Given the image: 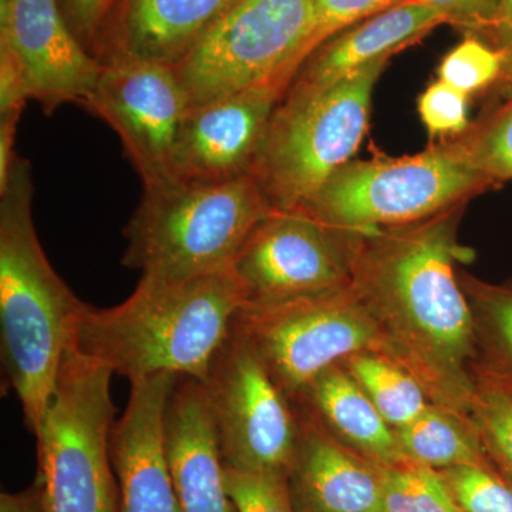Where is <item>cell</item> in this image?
Returning <instances> with one entry per match:
<instances>
[{
	"label": "cell",
	"mask_w": 512,
	"mask_h": 512,
	"mask_svg": "<svg viewBox=\"0 0 512 512\" xmlns=\"http://www.w3.org/2000/svg\"><path fill=\"white\" fill-rule=\"evenodd\" d=\"M463 205L417 222L355 232L352 286L372 311L390 356L431 402L467 416L480 366L477 326L456 262Z\"/></svg>",
	"instance_id": "6da1fadb"
},
{
	"label": "cell",
	"mask_w": 512,
	"mask_h": 512,
	"mask_svg": "<svg viewBox=\"0 0 512 512\" xmlns=\"http://www.w3.org/2000/svg\"><path fill=\"white\" fill-rule=\"evenodd\" d=\"M32 165L16 154L0 187V346L9 386L35 436L87 303L57 275L33 222Z\"/></svg>",
	"instance_id": "7a4b0ae2"
},
{
	"label": "cell",
	"mask_w": 512,
	"mask_h": 512,
	"mask_svg": "<svg viewBox=\"0 0 512 512\" xmlns=\"http://www.w3.org/2000/svg\"><path fill=\"white\" fill-rule=\"evenodd\" d=\"M242 306L231 271L188 281L141 276L120 305L87 306L76 346L130 383L156 375L204 382Z\"/></svg>",
	"instance_id": "3957f363"
},
{
	"label": "cell",
	"mask_w": 512,
	"mask_h": 512,
	"mask_svg": "<svg viewBox=\"0 0 512 512\" xmlns=\"http://www.w3.org/2000/svg\"><path fill=\"white\" fill-rule=\"evenodd\" d=\"M272 210L252 175L227 183L170 181L143 188L123 231V265L163 281L229 271L239 249Z\"/></svg>",
	"instance_id": "277c9868"
},
{
	"label": "cell",
	"mask_w": 512,
	"mask_h": 512,
	"mask_svg": "<svg viewBox=\"0 0 512 512\" xmlns=\"http://www.w3.org/2000/svg\"><path fill=\"white\" fill-rule=\"evenodd\" d=\"M113 375L76 343L67 349L35 434L42 512H120L111 461Z\"/></svg>",
	"instance_id": "5b68a950"
},
{
	"label": "cell",
	"mask_w": 512,
	"mask_h": 512,
	"mask_svg": "<svg viewBox=\"0 0 512 512\" xmlns=\"http://www.w3.org/2000/svg\"><path fill=\"white\" fill-rule=\"evenodd\" d=\"M387 62L363 67L326 89L285 93L251 171L274 210L301 208L353 160Z\"/></svg>",
	"instance_id": "8992f818"
},
{
	"label": "cell",
	"mask_w": 512,
	"mask_h": 512,
	"mask_svg": "<svg viewBox=\"0 0 512 512\" xmlns=\"http://www.w3.org/2000/svg\"><path fill=\"white\" fill-rule=\"evenodd\" d=\"M495 187L457 138L416 156L352 160L299 210L345 232H372L429 220Z\"/></svg>",
	"instance_id": "52a82bcc"
},
{
	"label": "cell",
	"mask_w": 512,
	"mask_h": 512,
	"mask_svg": "<svg viewBox=\"0 0 512 512\" xmlns=\"http://www.w3.org/2000/svg\"><path fill=\"white\" fill-rule=\"evenodd\" d=\"M232 329L261 356L293 403L322 373L349 357L390 356L379 322L352 285L296 301L242 306Z\"/></svg>",
	"instance_id": "ba28073f"
},
{
	"label": "cell",
	"mask_w": 512,
	"mask_h": 512,
	"mask_svg": "<svg viewBox=\"0 0 512 512\" xmlns=\"http://www.w3.org/2000/svg\"><path fill=\"white\" fill-rule=\"evenodd\" d=\"M313 0H238L174 66L191 107L279 80L291 86Z\"/></svg>",
	"instance_id": "9c48e42d"
},
{
	"label": "cell",
	"mask_w": 512,
	"mask_h": 512,
	"mask_svg": "<svg viewBox=\"0 0 512 512\" xmlns=\"http://www.w3.org/2000/svg\"><path fill=\"white\" fill-rule=\"evenodd\" d=\"M201 383L225 467L288 477L301 437L298 407L234 329Z\"/></svg>",
	"instance_id": "30bf717a"
},
{
	"label": "cell",
	"mask_w": 512,
	"mask_h": 512,
	"mask_svg": "<svg viewBox=\"0 0 512 512\" xmlns=\"http://www.w3.org/2000/svg\"><path fill=\"white\" fill-rule=\"evenodd\" d=\"M355 232L323 224L303 210H272L232 262L244 306L274 305L352 285Z\"/></svg>",
	"instance_id": "8fae6325"
},
{
	"label": "cell",
	"mask_w": 512,
	"mask_h": 512,
	"mask_svg": "<svg viewBox=\"0 0 512 512\" xmlns=\"http://www.w3.org/2000/svg\"><path fill=\"white\" fill-rule=\"evenodd\" d=\"M83 107L119 136L143 188L173 181L175 144L190 110L174 67L148 60H107Z\"/></svg>",
	"instance_id": "7c38bea8"
},
{
	"label": "cell",
	"mask_w": 512,
	"mask_h": 512,
	"mask_svg": "<svg viewBox=\"0 0 512 512\" xmlns=\"http://www.w3.org/2000/svg\"><path fill=\"white\" fill-rule=\"evenodd\" d=\"M0 53L47 116L66 104L83 107L103 70L74 35L59 0H0Z\"/></svg>",
	"instance_id": "4fadbf2b"
},
{
	"label": "cell",
	"mask_w": 512,
	"mask_h": 512,
	"mask_svg": "<svg viewBox=\"0 0 512 512\" xmlns=\"http://www.w3.org/2000/svg\"><path fill=\"white\" fill-rule=\"evenodd\" d=\"M289 86L279 80L191 107L175 144L171 180L227 183L251 175L276 107Z\"/></svg>",
	"instance_id": "5bb4252c"
},
{
	"label": "cell",
	"mask_w": 512,
	"mask_h": 512,
	"mask_svg": "<svg viewBox=\"0 0 512 512\" xmlns=\"http://www.w3.org/2000/svg\"><path fill=\"white\" fill-rule=\"evenodd\" d=\"M177 377L130 383L126 410L111 436L120 512H180L165 448V409Z\"/></svg>",
	"instance_id": "9a60e30c"
},
{
	"label": "cell",
	"mask_w": 512,
	"mask_h": 512,
	"mask_svg": "<svg viewBox=\"0 0 512 512\" xmlns=\"http://www.w3.org/2000/svg\"><path fill=\"white\" fill-rule=\"evenodd\" d=\"M165 448L180 512H238L207 392L194 377L178 376L168 397Z\"/></svg>",
	"instance_id": "2e32d148"
},
{
	"label": "cell",
	"mask_w": 512,
	"mask_h": 512,
	"mask_svg": "<svg viewBox=\"0 0 512 512\" xmlns=\"http://www.w3.org/2000/svg\"><path fill=\"white\" fill-rule=\"evenodd\" d=\"M298 407L301 437L288 474L298 512H383L380 464L340 443Z\"/></svg>",
	"instance_id": "e0dca14e"
},
{
	"label": "cell",
	"mask_w": 512,
	"mask_h": 512,
	"mask_svg": "<svg viewBox=\"0 0 512 512\" xmlns=\"http://www.w3.org/2000/svg\"><path fill=\"white\" fill-rule=\"evenodd\" d=\"M238 0H119L97 47L101 62L177 66Z\"/></svg>",
	"instance_id": "ac0fdd59"
},
{
	"label": "cell",
	"mask_w": 512,
	"mask_h": 512,
	"mask_svg": "<svg viewBox=\"0 0 512 512\" xmlns=\"http://www.w3.org/2000/svg\"><path fill=\"white\" fill-rule=\"evenodd\" d=\"M443 23L446 16L426 3L409 0L394 6L323 43L302 64L289 89H326L363 67L389 60Z\"/></svg>",
	"instance_id": "d6986e66"
},
{
	"label": "cell",
	"mask_w": 512,
	"mask_h": 512,
	"mask_svg": "<svg viewBox=\"0 0 512 512\" xmlns=\"http://www.w3.org/2000/svg\"><path fill=\"white\" fill-rule=\"evenodd\" d=\"M295 404L360 456L382 466L407 461L396 430L383 419L343 363L322 373Z\"/></svg>",
	"instance_id": "ffe728a7"
},
{
	"label": "cell",
	"mask_w": 512,
	"mask_h": 512,
	"mask_svg": "<svg viewBox=\"0 0 512 512\" xmlns=\"http://www.w3.org/2000/svg\"><path fill=\"white\" fill-rule=\"evenodd\" d=\"M396 434L407 461L434 470L491 461L468 417L440 404L431 403Z\"/></svg>",
	"instance_id": "44dd1931"
},
{
	"label": "cell",
	"mask_w": 512,
	"mask_h": 512,
	"mask_svg": "<svg viewBox=\"0 0 512 512\" xmlns=\"http://www.w3.org/2000/svg\"><path fill=\"white\" fill-rule=\"evenodd\" d=\"M343 365L394 430L407 426L433 403L423 383L393 357L359 353Z\"/></svg>",
	"instance_id": "7402d4cb"
},
{
	"label": "cell",
	"mask_w": 512,
	"mask_h": 512,
	"mask_svg": "<svg viewBox=\"0 0 512 512\" xmlns=\"http://www.w3.org/2000/svg\"><path fill=\"white\" fill-rule=\"evenodd\" d=\"M463 288L476 319L478 370L512 392V284H488L466 276Z\"/></svg>",
	"instance_id": "603a6c76"
},
{
	"label": "cell",
	"mask_w": 512,
	"mask_h": 512,
	"mask_svg": "<svg viewBox=\"0 0 512 512\" xmlns=\"http://www.w3.org/2000/svg\"><path fill=\"white\" fill-rule=\"evenodd\" d=\"M467 417L487 456L512 481V392L478 370Z\"/></svg>",
	"instance_id": "cb8c5ba5"
},
{
	"label": "cell",
	"mask_w": 512,
	"mask_h": 512,
	"mask_svg": "<svg viewBox=\"0 0 512 512\" xmlns=\"http://www.w3.org/2000/svg\"><path fill=\"white\" fill-rule=\"evenodd\" d=\"M380 471L383 512H463L439 470L404 461Z\"/></svg>",
	"instance_id": "d4e9b609"
},
{
	"label": "cell",
	"mask_w": 512,
	"mask_h": 512,
	"mask_svg": "<svg viewBox=\"0 0 512 512\" xmlns=\"http://www.w3.org/2000/svg\"><path fill=\"white\" fill-rule=\"evenodd\" d=\"M476 170L495 185L512 180V93L457 137Z\"/></svg>",
	"instance_id": "484cf974"
},
{
	"label": "cell",
	"mask_w": 512,
	"mask_h": 512,
	"mask_svg": "<svg viewBox=\"0 0 512 512\" xmlns=\"http://www.w3.org/2000/svg\"><path fill=\"white\" fill-rule=\"evenodd\" d=\"M463 512H512V481L493 461L440 471Z\"/></svg>",
	"instance_id": "4316f807"
},
{
	"label": "cell",
	"mask_w": 512,
	"mask_h": 512,
	"mask_svg": "<svg viewBox=\"0 0 512 512\" xmlns=\"http://www.w3.org/2000/svg\"><path fill=\"white\" fill-rule=\"evenodd\" d=\"M504 52L476 35L463 42L441 60L439 80L467 96L491 90L503 70Z\"/></svg>",
	"instance_id": "83f0119b"
},
{
	"label": "cell",
	"mask_w": 512,
	"mask_h": 512,
	"mask_svg": "<svg viewBox=\"0 0 512 512\" xmlns=\"http://www.w3.org/2000/svg\"><path fill=\"white\" fill-rule=\"evenodd\" d=\"M404 2L409 0H313V25L303 46L302 64L333 36Z\"/></svg>",
	"instance_id": "f1b7e54d"
},
{
	"label": "cell",
	"mask_w": 512,
	"mask_h": 512,
	"mask_svg": "<svg viewBox=\"0 0 512 512\" xmlns=\"http://www.w3.org/2000/svg\"><path fill=\"white\" fill-rule=\"evenodd\" d=\"M225 481L238 512H298L288 477L241 473L225 467Z\"/></svg>",
	"instance_id": "f546056e"
},
{
	"label": "cell",
	"mask_w": 512,
	"mask_h": 512,
	"mask_svg": "<svg viewBox=\"0 0 512 512\" xmlns=\"http://www.w3.org/2000/svg\"><path fill=\"white\" fill-rule=\"evenodd\" d=\"M420 119L431 138L460 137L470 128L468 96L443 80L431 83L417 101Z\"/></svg>",
	"instance_id": "4dcf8cb0"
},
{
	"label": "cell",
	"mask_w": 512,
	"mask_h": 512,
	"mask_svg": "<svg viewBox=\"0 0 512 512\" xmlns=\"http://www.w3.org/2000/svg\"><path fill=\"white\" fill-rule=\"evenodd\" d=\"M117 2L119 0H59L64 19L74 35L94 56Z\"/></svg>",
	"instance_id": "1f68e13d"
},
{
	"label": "cell",
	"mask_w": 512,
	"mask_h": 512,
	"mask_svg": "<svg viewBox=\"0 0 512 512\" xmlns=\"http://www.w3.org/2000/svg\"><path fill=\"white\" fill-rule=\"evenodd\" d=\"M440 10L447 23L470 35L490 37L501 0H417Z\"/></svg>",
	"instance_id": "d6a6232c"
},
{
	"label": "cell",
	"mask_w": 512,
	"mask_h": 512,
	"mask_svg": "<svg viewBox=\"0 0 512 512\" xmlns=\"http://www.w3.org/2000/svg\"><path fill=\"white\" fill-rule=\"evenodd\" d=\"M490 45L501 52L512 49V0H501L494 28L488 37Z\"/></svg>",
	"instance_id": "836d02e7"
},
{
	"label": "cell",
	"mask_w": 512,
	"mask_h": 512,
	"mask_svg": "<svg viewBox=\"0 0 512 512\" xmlns=\"http://www.w3.org/2000/svg\"><path fill=\"white\" fill-rule=\"evenodd\" d=\"M0 512H42L36 485L23 493L0 495Z\"/></svg>",
	"instance_id": "e575fe53"
},
{
	"label": "cell",
	"mask_w": 512,
	"mask_h": 512,
	"mask_svg": "<svg viewBox=\"0 0 512 512\" xmlns=\"http://www.w3.org/2000/svg\"><path fill=\"white\" fill-rule=\"evenodd\" d=\"M495 97H507L512 93V49L504 52L503 70L497 82L491 87Z\"/></svg>",
	"instance_id": "d590c367"
}]
</instances>
